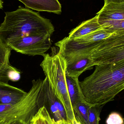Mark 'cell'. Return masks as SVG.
I'll list each match as a JSON object with an SVG mask.
<instances>
[{
  "label": "cell",
  "mask_w": 124,
  "mask_h": 124,
  "mask_svg": "<svg viewBox=\"0 0 124 124\" xmlns=\"http://www.w3.org/2000/svg\"><path fill=\"white\" fill-rule=\"evenodd\" d=\"M43 82L40 79L33 80L30 91L16 104H0V124H30L34 116L44 106Z\"/></svg>",
  "instance_id": "3"
},
{
  "label": "cell",
  "mask_w": 124,
  "mask_h": 124,
  "mask_svg": "<svg viewBox=\"0 0 124 124\" xmlns=\"http://www.w3.org/2000/svg\"><path fill=\"white\" fill-rule=\"evenodd\" d=\"M30 124H69L66 121H56L44 106L41 108L32 119Z\"/></svg>",
  "instance_id": "15"
},
{
  "label": "cell",
  "mask_w": 124,
  "mask_h": 124,
  "mask_svg": "<svg viewBox=\"0 0 124 124\" xmlns=\"http://www.w3.org/2000/svg\"><path fill=\"white\" fill-rule=\"evenodd\" d=\"M102 27L98 22V16L96 15L92 19L84 21L72 30L68 37L70 39L78 38Z\"/></svg>",
  "instance_id": "12"
},
{
  "label": "cell",
  "mask_w": 124,
  "mask_h": 124,
  "mask_svg": "<svg viewBox=\"0 0 124 124\" xmlns=\"http://www.w3.org/2000/svg\"><path fill=\"white\" fill-rule=\"evenodd\" d=\"M44 106L52 118L56 121H66L68 119L63 106L52 91L46 78L44 79Z\"/></svg>",
  "instance_id": "7"
},
{
  "label": "cell",
  "mask_w": 124,
  "mask_h": 124,
  "mask_svg": "<svg viewBox=\"0 0 124 124\" xmlns=\"http://www.w3.org/2000/svg\"><path fill=\"white\" fill-rule=\"evenodd\" d=\"M40 66L52 91L64 107L68 122L73 121L75 116L69 94L66 80V62L58 52L45 54Z\"/></svg>",
  "instance_id": "4"
},
{
  "label": "cell",
  "mask_w": 124,
  "mask_h": 124,
  "mask_svg": "<svg viewBox=\"0 0 124 124\" xmlns=\"http://www.w3.org/2000/svg\"><path fill=\"white\" fill-rule=\"evenodd\" d=\"M3 1L2 0H0V9H1L3 8Z\"/></svg>",
  "instance_id": "25"
},
{
  "label": "cell",
  "mask_w": 124,
  "mask_h": 124,
  "mask_svg": "<svg viewBox=\"0 0 124 124\" xmlns=\"http://www.w3.org/2000/svg\"><path fill=\"white\" fill-rule=\"evenodd\" d=\"M71 122L72 124H82L76 116H75L73 121H71Z\"/></svg>",
  "instance_id": "24"
},
{
  "label": "cell",
  "mask_w": 124,
  "mask_h": 124,
  "mask_svg": "<svg viewBox=\"0 0 124 124\" xmlns=\"http://www.w3.org/2000/svg\"><path fill=\"white\" fill-rule=\"evenodd\" d=\"M17 124V123H13V124Z\"/></svg>",
  "instance_id": "27"
},
{
  "label": "cell",
  "mask_w": 124,
  "mask_h": 124,
  "mask_svg": "<svg viewBox=\"0 0 124 124\" xmlns=\"http://www.w3.org/2000/svg\"><path fill=\"white\" fill-rule=\"evenodd\" d=\"M21 74L20 71L9 63L0 71V82L8 84L9 81H18L21 78Z\"/></svg>",
  "instance_id": "17"
},
{
  "label": "cell",
  "mask_w": 124,
  "mask_h": 124,
  "mask_svg": "<svg viewBox=\"0 0 124 124\" xmlns=\"http://www.w3.org/2000/svg\"><path fill=\"white\" fill-rule=\"evenodd\" d=\"M26 7L38 11H46L60 14L62 7L58 0H18Z\"/></svg>",
  "instance_id": "11"
},
{
  "label": "cell",
  "mask_w": 124,
  "mask_h": 124,
  "mask_svg": "<svg viewBox=\"0 0 124 124\" xmlns=\"http://www.w3.org/2000/svg\"><path fill=\"white\" fill-rule=\"evenodd\" d=\"M101 26L111 22L124 20V3H111L104 5L97 14Z\"/></svg>",
  "instance_id": "8"
},
{
  "label": "cell",
  "mask_w": 124,
  "mask_h": 124,
  "mask_svg": "<svg viewBox=\"0 0 124 124\" xmlns=\"http://www.w3.org/2000/svg\"><path fill=\"white\" fill-rule=\"evenodd\" d=\"M124 44V30L117 31L110 37L98 42L93 48H110Z\"/></svg>",
  "instance_id": "16"
},
{
  "label": "cell",
  "mask_w": 124,
  "mask_h": 124,
  "mask_svg": "<svg viewBox=\"0 0 124 124\" xmlns=\"http://www.w3.org/2000/svg\"><path fill=\"white\" fill-rule=\"evenodd\" d=\"M66 80L72 107L79 101H85L79 85L78 78L70 76L66 73Z\"/></svg>",
  "instance_id": "13"
},
{
  "label": "cell",
  "mask_w": 124,
  "mask_h": 124,
  "mask_svg": "<svg viewBox=\"0 0 124 124\" xmlns=\"http://www.w3.org/2000/svg\"><path fill=\"white\" fill-rule=\"evenodd\" d=\"M69 124H72V123H71V122H68Z\"/></svg>",
  "instance_id": "26"
},
{
  "label": "cell",
  "mask_w": 124,
  "mask_h": 124,
  "mask_svg": "<svg viewBox=\"0 0 124 124\" xmlns=\"http://www.w3.org/2000/svg\"><path fill=\"white\" fill-rule=\"evenodd\" d=\"M124 119L117 112L110 114L106 119V124H123Z\"/></svg>",
  "instance_id": "22"
},
{
  "label": "cell",
  "mask_w": 124,
  "mask_h": 124,
  "mask_svg": "<svg viewBox=\"0 0 124 124\" xmlns=\"http://www.w3.org/2000/svg\"><path fill=\"white\" fill-rule=\"evenodd\" d=\"M111 33L117 31L124 30V20L111 22L102 26Z\"/></svg>",
  "instance_id": "21"
},
{
  "label": "cell",
  "mask_w": 124,
  "mask_h": 124,
  "mask_svg": "<svg viewBox=\"0 0 124 124\" xmlns=\"http://www.w3.org/2000/svg\"><path fill=\"white\" fill-rule=\"evenodd\" d=\"M51 35L28 36L16 38L6 41L11 49L23 54L30 56H43L52 45Z\"/></svg>",
  "instance_id": "5"
},
{
  "label": "cell",
  "mask_w": 124,
  "mask_h": 124,
  "mask_svg": "<svg viewBox=\"0 0 124 124\" xmlns=\"http://www.w3.org/2000/svg\"><path fill=\"white\" fill-rule=\"evenodd\" d=\"M104 106H90L88 110L87 124H99L101 113Z\"/></svg>",
  "instance_id": "20"
},
{
  "label": "cell",
  "mask_w": 124,
  "mask_h": 124,
  "mask_svg": "<svg viewBox=\"0 0 124 124\" xmlns=\"http://www.w3.org/2000/svg\"><path fill=\"white\" fill-rule=\"evenodd\" d=\"M65 59L67 64L66 73L74 78H78L83 72L91 70L94 66L93 61L88 56H77Z\"/></svg>",
  "instance_id": "9"
},
{
  "label": "cell",
  "mask_w": 124,
  "mask_h": 124,
  "mask_svg": "<svg viewBox=\"0 0 124 124\" xmlns=\"http://www.w3.org/2000/svg\"></svg>",
  "instance_id": "28"
},
{
  "label": "cell",
  "mask_w": 124,
  "mask_h": 124,
  "mask_svg": "<svg viewBox=\"0 0 124 124\" xmlns=\"http://www.w3.org/2000/svg\"><path fill=\"white\" fill-rule=\"evenodd\" d=\"M79 84L87 103L104 106L124 90V60L96 65L93 73Z\"/></svg>",
  "instance_id": "1"
},
{
  "label": "cell",
  "mask_w": 124,
  "mask_h": 124,
  "mask_svg": "<svg viewBox=\"0 0 124 124\" xmlns=\"http://www.w3.org/2000/svg\"><path fill=\"white\" fill-rule=\"evenodd\" d=\"M113 34L102 27L84 36L71 40L79 43L94 44L106 39Z\"/></svg>",
  "instance_id": "14"
},
{
  "label": "cell",
  "mask_w": 124,
  "mask_h": 124,
  "mask_svg": "<svg viewBox=\"0 0 124 124\" xmlns=\"http://www.w3.org/2000/svg\"><path fill=\"white\" fill-rule=\"evenodd\" d=\"M91 106L85 101H79L72 107L75 116L82 124H87L88 110Z\"/></svg>",
  "instance_id": "18"
},
{
  "label": "cell",
  "mask_w": 124,
  "mask_h": 124,
  "mask_svg": "<svg viewBox=\"0 0 124 124\" xmlns=\"http://www.w3.org/2000/svg\"><path fill=\"white\" fill-rule=\"evenodd\" d=\"M89 56L94 66L113 63L124 60V44L103 48H93Z\"/></svg>",
  "instance_id": "6"
},
{
  "label": "cell",
  "mask_w": 124,
  "mask_h": 124,
  "mask_svg": "<svg viewBox=\"0 0 124 124\" xmlns=\"http://www.w3.org/2000/svg\"><path fill=\"white\" fill-rule=\"evenodd\" d=\"M27 93L24 90L0 82V104L13 105L20 101Z\"/></svg>",
  "instance_id": "10"
},
{
  "label": "cell",
  "mask_w": 124,
  "mask_h": 124,
  "mask_svg": "<svg viewBox=\"0 0 124 124\" xmlns=\"http://www.w3.org/2000/svg\"><path fill=\"white\" fill-rule=\"evenodd\" d=\"M124 3V0H104V5L111 3Z\"/></svg>",
  "instance_id": "23"
},
{
  "label": "cell",
  "mask_w": 124,
  "mask_h": 124,
  "mask_svg": "<svg viewBox=\"0 0 124 124\" xmlns=\"http://www.w3.org/2000/svg\"><path fill=\"white\" fill-rule=\"evenodd\" d=\"M0 25V38L6 43L8 40L28 36L52 35L54 28L49 19L21 6L16 11L5 12Z\"/></svg>",
  "instance_id": "2"
},
{
  "label": "cell",
  "mask_w": 124,
  "mask_h": 124,
  "mask_svg": "<svg viewBox=\"0 0 124 124\" xmlns=\"http://www.w3.org/2000/svg\"><path fill=\"white\" fill-rule=\"evenodd\" d=\"M11 49L0 38V71L9 63Z\"/></svg>",
  "instance_id": "19"
}]
</instances>
